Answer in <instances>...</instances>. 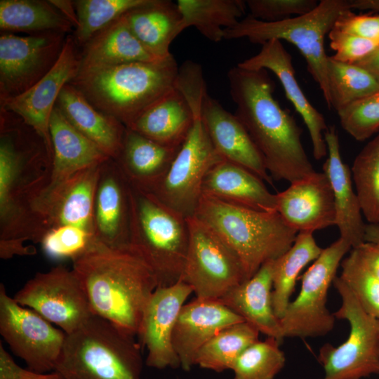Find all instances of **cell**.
I'll return each mask as SVG.
<instances>
[{
	"label": "cell",
	"instance_id": "obj_36",
	"mask_svg": "<svg viewBox=\"0 0 379 379\" xmlns=\"http://www.w3.org/2000/svg\"><path fill=\"white\" fill-rule=\"evenodd\" d=\"M259 333L253 326L246 321L227 326L199 350L195 365L218 373L232 370L239 356L258 340Z\"/></svg>",
	"mask_w": 379,
	"mask_h": 379
},
{
	"label": "cell",
	"instance_id": "obj_45",
	"mask_svg": "<svg viewBox=\"0 0 379 379\" xmlns=\"http://www.w3.org/2000/svg\"><path fill=\"white\" fill-rule=\"evenodd\" d=\"M330 47L335 51L331 57L339 62L356 63L369 55L379 42L366 39L333 28L328 34Z\"/></svg>",
	"mask_w": 379,
	"mask_h": 379
},
{
	"label": "cell",
	"instance_id": "obj_33",
	"mask_svg": "<svg viewBox=\"0 0 379 379\" xmlns=\"http://www.w3.org/2000/svg\"><path fill=\"white\" fill-rule=\"evenodd\" d=\"M323 248L312 232H298L291 247L274 260L272 274V306L280 320L291 300L296 281L304 267L314 262Z\"/></svg>",
	"mask_w": 379,
	"mask_h": 379
},
{
	"label": "cell",
	"instance_id": "obj_48",
	"mask_svg": "<svg viewBox=\"0 0 379 379\" xmlns=\"http://www.w3.org/2000/svg\"><path fill=\"white\" fill-rule=\"evenodd\" d=\"M353 249L363 263L379 279V244L364 241Z\"/></svg>",
	"mask_w": 379,
	"mask_h": 379
},
{
	"label": "cell",
	"instance_id": "obj_18",
	"mask_svg": "<svg viewBox=\"0 0 379 379\" xmlns=\"http://www.w3.org/2000/svg\"><path fill=\"white\" fill-rule=\"evenodd\" d=\"M79 67L80 51L73 36L68 34L61 55L50 72L22 94L0 100V108L19 116L53 151L51 116L62 88L78 74Z\"/></svg>",
	"mask_w": 379,
	"mask_h": 379
},
{
	"label": "cell",
	"instance_id": "obj_26",
	"mask_svg": "<svg viewBox=\"0 0 379 379\" xmlns=\"http://www.w3.org/2000/svg\"><path fill=\"white\" fill-rule=\"evenodd\" d=\"M273 266L274 260L267 261L218 300L260 333L281 342L284 337L280 320L272 306Z\"/></svg>",
	"mask_w": 379,
	"mask_h": 379
},
{
	"label": "cell",
	"instance_id": "obj_46",
	"mask_svg": "<svg viewBox=\"0 0 379 379\" xmlns=\"http://www.w3.org/2000/svg\"><path fill=\"white\" fill-rule=\"evenodd\" d=\"M333 28L379 42V14H356L348 10L340 15Z\"/></svg>",
	"mask_w": 379,
	"mask_h": 379
},
{
	"label": "cell",
	"instance_id": "obj_20",
	"mask_svg": "<svg viewBox=\"0 0 379 379\" xmlns=\"http://www.w3.org/2000/svg\"><path fill=\"white\" fill-rule=\"evenodd\" d=\"M238 67L248 70H269L281 83L287 99L304 121L310 137L313 156L321 160L328 155L324 133L328 126L324 115L308 100L296 78L292 57L278 39L261 45L260 51L240 62Z\"/></svg>",
	"mask_w": 379,
	"mask_h": 379
},
{
	"label": "cell",
	"instance_id": "obj_27",
	"mask_svg": "<svg viewBox=\"0 0 379 379\" xmlns=\"http://www.w3.org/2000/svg\"><path fill=\"white\" fill-rule=\"evenodd\" d=\"M180 147L160 144L126 128L121 149L114 160L132 187L149 193L162 180Z\"/></svg>",
	"mask_w": 379,
	"mask_h": 379
},
{
	"label": "cell",
	"instance_id": "obj_16",
	"mask_svg": "<svg viewBox=\"0 0 379 379\" xmlns=\"http://www.w3.org/2000/svg\"><path fill=\"white\" fill-rule=\"evenodd\" d=\"M100 165L79 171L46 187L32 206L36 243H40L48 230L62 226L94 234L93 203Z\"/></svg>",
	"mask_w": 379,
	"mask_h": 379
},
{
	"label": "cell",
	"instance_id": "obj_41",
	"mask_svg": "<svg viewBox=\"0 0 379 379\" xmlns=\"http://www.w3.org/2000/svg\"><path fill=\"white\" fill-rule=\"evenodd\" d=\"M340 279L352 291L364 310L379 319V279L353 249L340 263Z\"/></svg>",
	"mask_w": 379,
	"mask_h": 379
},
{
	"label": "cell",
	"instance_id": "obj_14",
	"mask_svg": "<svg viewBox=\"0 0 379 379\" xmlns=\"http://www.w3.org/2000/svg\"><path fill=\"white\" fill-rule=\"evenodd\" d=\"M0 333L28 368L38 373L53 371L66 333L37 312L18 304L0 284Z\"/></svg>",
	"mask_w": 379,
	"mask_h": 379
},
{
	"label": "cell",
	"instance_id": "obj_21",
	"mask_svg": "<svg viewBox=\"0 0 379 379\" xmlns=\"http://www.w3.org/2000/svg\"><path fill=\"white\" fill-rule=\"evenodd\" d=\"M275 195L277 211L298 233H313L335 225L333 191L324 172L315 171Z\"/></svg>",
	"mask_w": 379,
	"mask_h": 379
},
{
	"label": "cell",
	"instance_id": "obj_43",
	"mask_svg": "<svg viewBox=\"0 0 379 379\" xmlns=\"http://www.w3.org/2000/svg\"><path fill=\"white\" fill-rule=\"evenodd\" d=\"M341 127L354 139L364 141L379 131V91L338 112Z\"/></svg>",
	"mask_w": 379,
	"mask_h": 379
},
{
	"label": "cell",
	"instance_id": "obj_19",
	"mask_svg": "<svg viewBox=\"0 0 379 379\" xmlns=\"http://www.w3.org/2000/svg\"><path fill=\"white\" fill-rule=\"evenodd\" d=\"M131 185L109 158L100 165L93 220L96 239L110 248L130 246Z\"/></svg>",
	"mask_w": 379,
	"mask_h": 379
},
{
	"label": "cell",
	"instance_id": "obj_31",
	"mask_svg": "<svg viewBox=\"0 0 379 379\" xmlns=\"http://www.w3.org/2000/svg\"><path fill=\"white\" fill-rule=\"evenodd\" d=\"M194 123V112L175 87L143 112L130 128L160 144L180 147Z\"/></svg>",
	"mask_w": 379,
	"mask_h": 379
},
{
	"label": "cell",
	"instance_id": "obj_40",
	"mask_svg": "<svg viewBox=\"0 0 379 379\" xmlns=\"http://www.w3.org/2000/svg\"><path fill=\"white\" fill-rule=\"evenodd\" d=\"M280 343L267 337L250 345L234 364V379H274L286 362Z\"/></svg>",
	"mask_w": 379,
	"mask_h": 379
},
{
	"label": "cell",
	"instance_id": "obj_47",
	"mask_svg": "<svg viewBox=\"0 0 379 379\" xmlns=\"http://www.w3.org/2000/svg\"><path fill=\"white\" fill-rule=\"evenodd\" d=\"M0 379H62L55 371L41 373L18 365L0 342Z\"/></svg>",
	"mask_w": 379,
	"mask_h": 379
},
{
	"label": "cell",
	"instance_id": "obj_11",
	"mask_svg": "<svg viewBox=\"0 0 379 379\" xmlns=\"http://www.w3.org/2000/svg\"><path fill=\"white\" fill-rule=\"evenodd\" d=\"M340 237L321 254L301 277L298 295L290 302L280 324L284 338H316L331 332L335 317L326 307L327 294L343 257L352 249Z\"/></svg>",
	"mask_w": 379,
	"mask_h": 379
},
{
	"label": "cell",
	"instance_id": "obj_9",
	"mask_svg": "<svg viewBox=\"0 0 379 379\" xmlns=\"http://www.w3.org/2000/svg\"><path fill=\"white\" fill-rule=\"evenodd\" d=\"M352 10L351 0H321L309 13L281 21L266 22L248 15L234 27L224 30V39L246 38L260 44L271 39L295 46L305 58L307 71L329 105L327 62L324 39L344 12Z\"/></svg>",
	"mask_w": 379,
	"mask_h": 379
},
{
	"label": "cell",
	"instance_id": "obj_1",
	"mask_svg": "<svg viewBox=\"0 0 379 379\" xmlns=\"http://www.w3.org/2000/svg\"><path fill=\"white\" fill-rule=\"evenodd\" d=\"M53 151L19 116L0 108V248L34 242L32 206L48 186Z\"/></svg>",
	"mask_w": 379,
	"mask_h": 379
},
{
	"label": "cell",
	"instance_id": "obj_32",
	"mask_svg": "<svg viewBox=\"0 0 379 379\" xmlns=\"http://www.w3.org/2000/svg\"><path fill=\"white\" fill-rule=\"evenodd\" d=\"M125 16L133 34L148 51L161 59L171 55L170 45L183 31L177 3L147 0Z\"/></svg>",
	"mask_w": 379,
	"mask_h": 379
},
{
	"label": "cell",
	"instance_id": "obj_49",
	"mask_svg": "<svg viewBox=\"0 0 379 379\" xmlns=\"http://www.w3.org/2000/svg\"><path fill=\"white\" fill-rule=\"evenodd\" d=\"M49 1L72 24L75 29L79 22L74 1L49 0Z\"/></svg>",
	"mask_w": 379,
	"mask_h": 379
},
{
	"label": "cell",
	"instance_id": "obj_35",
	"mask_svg": "<svg viewBox=\"0 0 379 379\" xmlns=\"http://www.w3.org/2000/svg\"><path fill=\"white\" fill-rule=\"evenodd\" d=\"M0 28L4 32L29 34L55 31L70 34L74 29L49 0H1Z\"/></svg>",
	"mask_w": 379,
	"mask_h": 379
},
{
	"label": "cell",
	"instance_id": "obj_24",
	"mask_svg": "<svg viewBox=\"0 0 379 379\" xmlns=\"http://www.w3.org/2000/svg\"><path fill=\"white\" fill-rule=\"evenodd\" d=\"M328 157L323 164L333 191L336 225L340 237L348 241L352 248L364 242L366 223L363 219L360 204L353 187L351 169L343 161L339 137L334 126H328L324 133Z\"/></svg>",
	"mask_w": 379,
	"mask_h": 379
},
{
	"label": "cell",
	"instance_id": "obj_17",
	"mask_svg": "<svg viewBox=\"0 0 379 379\" xmlns=\"http://www.w3.org/2000/svg\"><path fill=\"white\" fill-rule=\"evenodd\" d=\"M193 293L182 279L168 286H157L143 311L138 336L147 351L146 365L157 369L180 367L172 336L179 313Z\"/></svg>",
	"mask_w": 379,
	"mask_h": 379
},
{
	"label": "cell",
	"instance_id": "obj_44",
	"mask_svg": "<svg viewBox=\"0 0 379 379\" xmlns=\"http://www.w3.org/2000/svg\"><path fill=\"white\" fill-rule=\"evenodd\" d=\"M252 17L266 22H277L306 14L319 4L317 0H247Z\"/></svg>",
	"mask_w": 379,
	"mask_h": 379
},
{
	"label": "cell",
	"instance_id": "obj_42",
	"mask_svg": "<svg viewBox=\"0 0 379 379\" xmlns=\"http://www.w3.org/2000/svg\"><path fill=\"white\" fill-rule=\"evenodd\" d=\"M99 241L93 233L72 226H62L48 230L40 244L52 259L74 261L93 248Z\"/></svg>",
	"mask_w": 379,
	"mask_h": 379
},
{
	"label": "cell",
	"instance_id": "obj_10",
	"mask_svg": "<svg viewBox=\"0 0 379 379\" xmlns=\"http://www.w3.org/2000/svg\"><path fill=\"white\" fill-rule=\"evenodd\" d=\"M333 284L341 298L333 313L350 327L347 340L338 346L324 344L318 360L324 371L322 379H361L379 374L378 319L367 313L352 291L336 276Z\"/></svg>",
	"mask_w": 379,
	"mask_h": 379
},
{
	"label": "cell",
	"instance_id": "obj_51",
	"mask_svg": "<svg viewBox=\"0 0 379 379\" xmlns=\"http://www.w3.org/2000/svg\"><path fill=\"white\" fill-rule=\"evenodd\" d=\"M352 9L370 10L379 13V0H351Z\"/></svg>",
	"mask_w": 379,
	"mask_h": 379
},
{
	"label": "cell",
	"instance_id": "obj_30",
	"mask_svg": "<svg viewBox=\"0 0 379 379\" xmlns=\"http://www.w3.org/2000/svg\"><path fill=\"white\" fill-rule=\"evenodd\" d=\"M49 131L53 148V168L48 185L109 159L69 123L56 105L51 116Z\"/></svg>",
	"mask_w": 379,
	"mask_h": 379
},
{
	"label": "cell",
	"instance_id": "obj_37",
	"mask_svg": "<svg viewBox=\"0 0 379 379\" xmlns=\"http://www.w3.org/2000/svg\"><path fill=\"white\" fill-rule=\"evenodd\" d=\"M329 109L338 113L351 104L379 91V79L362 67L328 56Z\"/></svg>",
	"mask_w": 379,
	"mask_h": 379
},
{
	"label": "cell",
	"instance_id": "obj_2",
	"mask_svg": "<svg viewBox=\"0 0 379 379\" xmlns=\"http://www.w3.org/2000/svg\"><path fill=\"white\" fill-rule=\"evenodd\" d=\"M231 98L240 119L275 180L292 183L316 171L301 141L302 130L273 95L274 84L267 71L237 65L227 73Z\"/></svg>",
	"mask_w": 379,
	"mask_h": 379
},
{
	"label": "cell",
	"instance_id": "obj_50",
	"mask_svg": "<svg viewBox=\"0 0 379 379\" xmlns=\"http://www.w3.org/2000/svg\"><path fill=\"white\" fill-rule=\"evenodd\" d=\"M354 64L366 69L379 79V45L369 55Z\"/></svg>",
	"mask_w": 379,
	"mask_h": 379
},
{
	"label": "cell",
	"instance_id": "obj_15",
	"mask_svg": "<svg viewBox=\"0 0 379 379\" xmlns=\"http://www.w3.org/2000/svg\"><path fill=\"white\" fill-rule=\"evenodd\" d=\"M68 34L55 31L0 36V100L22 94L58 60Z\"/></svg>",
	"mask_w": 379,
	"mask_h": 379
},
{
	"label": "cell",
	"instance_id": "obj_52",
	"mask_svg": "<svg viewBox=\"0 0 379 379\" xmlns=\"http://www.w3.org/2000/svg\"><path fill=\"white\" fill-rule=\"evenodd\" d=\"M364 241L379 244V223H366L365 229Z\"/></svg>",
	"mask_w": 379,
	"mask_h": 379
},
{
	"label": "cell",
	"instance_id": "obj_3",
	"mask_svg": "<svg viewBox=\"0 0 379 379\" xmlns=\"http://www.w3.org/2000/svg\"><path fill=\"white\" fill-rule=\"evenodd\" d=\"M72 262L93 314L136 336L145 305L158 286L145 260L131 246L110 248L98 242Z\"/></svg>",
	"mask_w": 379,
	"mask_h": 379
},
{
	"label": "cell",
	"instance_id": "obj_13",
	"mask_svg": "<svg viewBox=\"0 0 379 379\" xmlns=\"http://www.w3.org/2000/svg\"><path fill=\"white\" fill-rule=\"evenodd\" d=\"M13 298L66 334L80 328L94 315L78 277L72 270L62 265L37 272Z\"/></svg>",
	"mask_w": 379,
	"mask_h": 379
},
{
	"label": "cell",
	"instance_id": "obj_28",
	"mask_svg": "<svg viewBox=\"0 0 379 379\" xmlns=\"http://www.w3.org/2000/svg\"><path fill=\"white\" fill-rule=\"evenodd\" d=\"M55 105L69 123L107 157H118L126 130L121 122L96 109L69 83L62 88Z\"/></svg>",
	"mask_w": 379,
	"mask_h": 379
},
{
	"label": "cell",
	"instance_id": "obj_34",
	"mask_svg": "<svg viewBox=\"0 0 379 379\" xmlns=\"http://www.w3.org/2000/svg\"><path fill=\"white\" fill-rule=\"evenodd\" d=\"M182 29L195 27L213 42L224 39V30L234 27L247 8L242 0H178Z\"/></svg>",
	"mask_w": 379,
	"mask_h": 379
},
{
	"label": "cell",
	"instance_id": "obj_23",
	"mask_svg": "<svg viewBox=\"0 0 379 379\" xmlns=\"http://www.w3.org/2000/svg\"><path fill=\"white\" fill-rule=\"evenodd\" d=\"M244 321L218 300L195 298L185 304L172 336L173 348L185 371L195 366L199 350L222 329Z\"/></svg>",
	"mask_w": 379,
	"mask_h": 379
},
{
	"label": "cell",
	"instance_id": "obj_6",
	"mask_svg": "<svg viewBox=\"0 0 379 379\" xmlns=\"http://www.w3.org/2000/svg\"><path fill=\"white\" fill-rule=\"evenodd\" d=\"M142 366L135 337L93 315L66 334L53 371L62 379H140Z\"/></svg>",
	"mask_w": 379,
	"mask_h": 379
},
{
	"label": "cell",
	"instance_id": "obj_22",
	"mask_svg": "<svg viewBox=\"0 0 379 379\" xmlns=\"http://www.w3.org/2000/svg\"><path fill=\"white\" fill-rule=\"evenodd\" d=\"M201 118L215 150L223 160L243 166L263 181L273 184L260 153L236 114L206 93Z\"/></svg>",
	"mask_w": 379,
	"mask_h": 379
},
{
	"label": "cell",
	"instance_id": "obj_7",
	"mask_svg": "<svg viewBox=\"0 0 379 379\" xmlns=\"http://www.w3.org/2000/svg\"><path fill=\"white\" fill-rule=\"evenodd\" d=\"M178 88L194 112V123L168 171L149 194L187 218L195 213L207 173L223 159L215 150L201 118L207 93L204 76L186 74L179 80Z\"/></svg>",
	"mask_w": 379,
	"mask_h": 379
},
{
	"label": "cell",
	"instance_id": "obj_12",
	"mask_svg": "<svg viewBox=\"0 0 379 379\" xmlns=\"http://www.w3.org/2000/svg\"><path fill=\"white\" fill-rule=\"evenodd\" d=\"M189 245L181 279L199 299L218 300L246 280L233 251L195 216L187 218Z\"/></svg>",
	"mask_w": 379,
	"mask_h": 379
},
{
	"label": "cell",
	"instance_id": "obj_8",
	"mask_svg": "<svg viewBox=\"0 0 379 379\" xmlns=\"http://www.w3.org/2000/svg\"><path fill=\"white\" fill-rule=\"evenodd\" d=\"M188 245L187 218L151 194L131 187L130 246L151 267L158 286L181 279Z\"/></svg>",
	"mask_w": 379,
	"mask_h": 379
},
{
	"label": "cell",
	"instance_id": "obj_29",
	"mask_svg": "<svg viewBox=\"0 0 379 379\" xmlns=\"http://www.w3.org/2000/svg\"><path fill=\"white\" fill-rule=\"evenodd\" d=\"M81 48L79 73L130 62L162 60L135 37L125 14L98 32Z\"/></svg>",
	"mask_w": 379,
	"mask_h": 379
},
{
	"label": "cell",
	"instance_id": "obj_53",
	"mask_svg": "<svg viewBox=\"0 0 379 379\" xmlns=\"http://www.w3.org/2000/svg\"><path fill=\"white\" fill-rule=\"evenodd\" d=\"M378 323H379V319H378Z\"/></svg>",
	"mask_w": 379,
	"mask_h": 379
},
{
	"label": "cell",
	"instance_id": "obj_38",
	"mask_svg": "<svg viewBox=\"0 0 379 379\" xmlns=\"http://www.w3.org/2000/svg\"><path fill=\"white\" fill-rule=\"evenodd\" d=\"M351 174L363 216L368 224H378L379 133L357 155Z\"/></svg>",
	"mask_w": 379,
	"mask_h": 379
},
{
	"label": "cell",
	"instance_id": "obj_4",
	"mask_svg": "<svg viewBox=\"0 0 379 379\" xmlns=\"http://www.w3.org/2000/svg\"><path fill=\"white\" fill-rule=\"evenodd\" d=\"M178 71L171 54L155 62H135L79 72L69 83L96 109L130 128L175 87Z\"/></svg>",
	"mask_w": 379,
	"mask_h": 379
},
{
	"label": "cell",
	"instance_id": "obj_39",
	"mask_svg": "<svg viewBox=\"0 0 379 379\" xmlns=\"http://www.w3.org/2000/svg\"><path fill=\"white\" fill-rule=\"evenodd\" d=\"M147 0H76L78 26L72 34L79 48L95 34Z\"/></svg>",
	"mask_w": 379,
	"mask_h": 379
},
{
	"label": "cell",
	"instance_id": "obj_5",
	"mask_svg": "<svg viewBox=\"0 0 379 379\" xmlns=\"http://www.w3.org/2000/svg\"><path fill=\"white\" fill-rule=\"evenodd\" d=\"M194 216L233 251L242 265L246 279L263 264L286 253L298 234L277 211H255L203 194Z\"/></svg>",
	"mask_w": 379,
	"mask_h": 379
},
{
	"label": "cell",
	"instance_id": "obj_25",
	"mask_svg": "<svg viewBox=\"0 0 379 379\" xmlns=\"http://www.w3.org/2000/svg\"><path fill=\"white\" fill-rule=\"evenodd\" d=\"M201 192L222 202L264 212L277 211L275 194L247 168L222 160L207 173Z\"/></svg>",
	"mask_w": 379,
	"mask_h": 379
}]
</instances>
